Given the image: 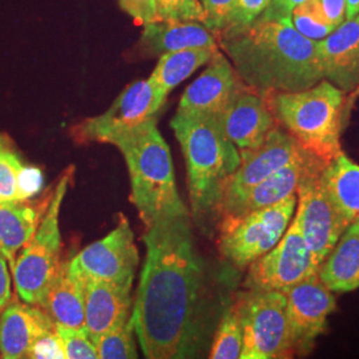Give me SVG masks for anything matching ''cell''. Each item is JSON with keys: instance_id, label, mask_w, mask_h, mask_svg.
<instances>
[{"instance_id": "484cf974", "label": "cell", "mask_w": 359, "mask_h": 359, "mask_svg": "<svg viewBox=\"0 0 359 359\" xmlns=\"http://www.w3.org/2000/svg\"><path fill=\"white\" fill-rule=\"evenodd\" d=\"M217 52L218 50L193 48L163 53L148 80L156 90L167 99L172 90L191 76L196 69L210 63Z\"/></svg>"}, {"instance_id": "7c38bea8", "label": "cell", "mask_w": 359, "mask_h": 359, "mask_svg": "<svg viewBox=\"0 0 359 359\" xmlns=\"http://www.w3.org/2000/svg\"><path fill=\"white\" fill-rule=\"evenodd\" d=\"M139 252L128 219L120 218L115 229L69 259V266L84 280L133 285Z\"/></svg>"}, {"instance_id": "7402d4cb", "label": "cell", "mask_w": 359, "mask_h": 359, "mask_svg": "<svg viewBox=\"0 0 359 359\" xmlns=\"http://www.w3.org/2000/svg\"><path fill=\"white\" fill-rule=\"evenodd\" d=\"M144 50L163 55L182 50H218L216 35L200 22H152L144 25Z\"/></svg>"}, {"instance_id": "277c9868", "label": "cell", "mask_w": 359, "mask_h": 359, "mask_svg": "<svg viewBox=\"0 0 359 359\" xmlns=\"http://www.w3.org/2000/svg\"><path fill=\"white\" fill-rule=\"evenodd\" d=\"M127 163L132 203L145 228L164 218L189 217L180 197L172 156L156 118L116 139Z\"/></svg>"}, {"instance_id": "e0dca14e", "label": "cell", "mask_w": 359, "mask_h": 359, "mask_svg": "<svg viewBox=\"0 0 359 359\" xmlns=\"http://www.w3.org/2000/svg\"><path fill=\"white\" fill-rule=\"evenodd\" d=\"M317 44L325 80L344 93L355 90L359 84V15L345 20Z\"/></svg>"}, {"instance_id": "9c48e42d", "label": "cell", "mask_w": 359, "mask_h": 359, "mask_svg": "<svg viewBox=\"0 0 359 359\" xmlns=\"http://www.w3.org/2000/svg\"><path fill=\"white\" fill-rule=\"evenodd\" d=\"M233 305L243 325V351L271 359H295L285 293L246 289Z\"/></svg>"}, {"instance_id": "d4e9b609", "label": "cell", "mask_w": 359, "mask_h": 359, "mask_svg": "<svg viewBox=\"0 0 359 359\" xmlns=\"http://www.w3.org/2000/svg\"><path fill=\"white\" fill-rule=\"evenodd\" d=\"M321 181L338 210L359 222V165L346 154H338L322 169Z\"/></svg>"}, {"instance_id": "d6a6232c", "label": "cell", "mask_w": 359, "mask_h": 359, "mask_svg": "<svg viewBox=\"0 0 359 359\" xmlns=\"http://www.w3.org/2000/svg\"><path fill=\"white\" fill-rule=\"evenodd\" d=\"M27 359H67L62 335L55 325L39 335Z\"/></svg>"}, {"instance_id": "f1b7e54d", "label": "cell", "mask_w": 359, "mask_h": 359, "mask_svg": "<svg viewBox=\"0 0 359 359\" xmlns=\"http://www.w3.org/2000/svg\"><path fill=\"white\" fill-rule=\"evenodd\" d=\"M96 347L99 359H139L132 318L120 329L100 337Z\"/></svg>"}, {"instance_id": "8d00e7d4", "label": "cell", "mask_w": 359, "mask_h": 359, "mask_svg": "<svg viewBox=\"0 0 359 359\" xmlns=\"http://www.w3.org/2000/svg\"><path fill=\"white\" fill-rule=\"evenodd\" d=\"M120 7L139 25L156 20V0H118Z\"/></svg>"}, {"instance_id": "e575fe53", "label": "cell", "mask_w": 359, "mask_h": 359, "mask_svg": "<svg viewBox=\"0 0 359 359\" xmlns=\"http://www.w3.org/2000/svg\"><path fill=\"white\" fill-rule=\"evenodd\" d=\"M236 0H203L205 13L204 26L218 36L228 25Z\"/></svg>"}, {"instance_id": "f35d334b", "label": "cell", "mask_w": 359, "mask_h": 359, "mask_svg": "<svg viewBox=\"0 0 359 359\" xmlns=\"http://www.w3.org/2000/svg\"><path fill=\"white\" fill-rule=\"evenodd\" d=\"M13 297L11 292V273L8 262L0 255V316Z\"/></svg>"}, {"instance_id": "44dd1931", "label": "cell", "mask_w": 359, "mask_h": 359, "mask_svg": "<svg viewBox=\"0 0 359 359\" xmlns=\"http://www.w3.org/2000/svg\"><path fill=\"white\" fill-rule=\"evenodd\" d=\"M51 194L38 203L25 201L0 205V255L7 259L10 270L18 255L34 238Z\"/></svg>"}, {"instance_id": "836d02e7", "label": "cell", "mask_w": 359, "mask_h": 359, "mask_svg": "<svg viewBox=\"0 0 359 359\" xmlns=\"http://www.w3.org/2000/svg\"><path fill=\"white\" fill-rule=\"evenodd\" d=\"M67 359H99L96 344L87 332L60 330Z\"/></svg>"}, {"instance_id": "8fae6325", "label": "cell", "mask_w": 359, "mask_h": 359, "mask_svg": "<svg viewBox=\"0 0 359 359\" xmlns=\"http://www.w3.org/2000/svg\"><path fill=\"white\" fill-rule=\"evenodd\" d=\"M317 273L318 266L293 219L280 243L249 265L244 286L248 290L286 293Z\"/></svg>"}, {"instance_id": "4dcf8cb0", "label": "cell", "mask_w": 359, "mask_h": 359, "mask_svg": "<svg viewBox=\"0 0 359 359\" xmlns=\"http://www.w3.org/2000/svg\"><path fill=\"white\" fill-rule=\"evenodd\" d=\"M290 19L297 32L313 41H321L335 29L322 20L311 0L298 6L292 13Z\"/></svg>"}, {"instance_id": "8992f818", "label": "cell", "mask_w": 359, "mask_h": 359, "mask_svg": "<svg viewBox=\"0 0 359 359\" xmlns=\"http://www.w3.org/2000/svg\"><path fill=\"white\" fill-rule=\"evenodd\" d=\"M72 172L74 168H69L57 181L38 231L18 255L11 269L18 297L36 308L60 268L62 233L59 219Z\"/></svg>"}, {"instance_id": "603a6c76", "label": "cell", "mask_w": 359, "mask_h": 359, "mask_svg": "<svg viewBox=\"0 0 359 359\" xmlns=\"http://www.w3.org/2000/svg\"><path fill=\"white\" fill-rule=\"evenodd\" d=\"M311 157L313 156L306 151H302L287 165L253 187L228 215L221 218L238 217L255 210L276 205L287 197L297 194L299 180Z\"/></svg>"}, {"instance_id": "7a4b0ae2", "label": "cell", "mask_w": 359, "mask_h": 359, "mask_svg": "<svg viewBox=\"0 0 359 359\" xmlns=\"http://www.w3.org/2000/svg\"><path fill=\"white\" fill-rule=\"evenodd\" d=\"M218 38L241 81L261 96L306 90L325 79L317 41L298 34L292 19H257Z\"/></svg>"}, {"instance_id": "5b68a950", "label": "cell", "mask_w": 359, "mask_h": 359, "mask_svg": "<svg viewBox=\"0 0 359 359\" xmlns=\"http://www.w3.org/2000/svg\"><path fill=\"white\" fill-rule=\"evenodd\" d=\"M278 126L309 154L330 163L341 149L345 93L327 80L301 92L264 96Z\"/></svg>"}, {"instance_id": "ab89813d", "label": "cell", "mask_w": 359, "mask_h": 359, "mask_svg": "<svg viewBox=\"0 0 359 359\" xmlns=\"http://www.w3.org/2000/svg\"><path fill=\"white\" fill-rule=\"evenodd\" d=\"M359 15V0H346V20Z\"/></svg>"}, {"instance_id": "9a60e30c", "label": "cell", "mask_w": 359, "mask_h": 359, "mask_svg": "<svg viewBox=\"0 0 359 359\" xmlns=\"http://www.w3.org/2000/svg\"><path fill=\"white\" fill-rule=\"evenodd\" d=\"M217 120L240 152L258 148L277 126L265 97L244 83L234 92Z\"/></svg>"}, {"instance_id": "ffe728a7", "label": "cell", "mask_w": 359, "mask_h": 359, "mask_svg": "<svg viewBox=\"0 0 359 359\" xmlns=\"http://www.w3.org/2000/svg\"><path fill=\"white\" fill-rule=\"evenodd\" d=\"M52 326L41 309L13 295L0 316V359H27L39 335Z\"/></svg>"}, {"instance_id": "74e56055", "label": "cell", "mask_w": 359, "mask_h": 359, "mask_svg": "<svg viewBox=\"0 0 359 359\" xmlns=\"http://www.w3.org/2000/svg\"><path fill=\"white\" fill-rule=\"evenodd\" d=\"M309 0H270L266 10L261 13V20H283L290 19L295 8Z\"/></svg>"}, {"instance_id": "83f0119b", "label": "cell", "mask_w": 359, "mask_h": 359, "mask_svg": "<svg viewBox=\"0 0 359 359\" xmlns=\"http://www.w3.org/2000/svg\"><path fill=\"white\" fill-rule=\"evenodd\" d=\"M244 348L243 325L231 305L225 310L213 339L209 359H240Z\"/></svg>"}, {"instance_id": "3957f363", "label": "cell", "mask_w": 359, "mask_h": 359, "mask_svg": "<svg viewBox=\"0 0 359 359\" xmlns=\"http://www.w3.org/2000/svg\"><path fill=\"white\" fill-rule=\"evenodd\" d=\"M170 127L187 163L192 213L198 224L218 216L225 187L241 163L240 151L212 116L180 115Z\"/></svg>"}, {"instance_id": "4fadbf2b", "label": "cell", "mask_w": 359, "mask_h": 359, "mask_svg": "<svg viewBox=\"0 0 359 359\" xmlns=\"http://www.w3.org/2000/svg\"><path fill=\"white\" fill-rule=\"evenodd\" d=\"M302 151L294 137L277 124L258 148L240 152V167L225 187L218 216L228 215L253 187L287 165Z\"/></svg>"}, {"instance_id": "2e32d148", "label": "cell", "mask_w": 359, "mask_h": 359, "mask_svg": "<svg viewBox=\"0 0 359 359\" xmlns=\"http://www.w3.org/2000/svg\"><path fill=\"white\" fill-rule=\"evenodd\" d=\"M241 84L234 67L218 51L209 67L181 96L177 114L217 117Z\"/></svg>"}, {"instance_id": "ac0fdd59", "label": "cell", "mask_w": 359, "mask_h": 359, "mask_svg": "<svg viewBox=\"0 0 359 359\" xmlns=\"http://www.w3.org/2000/svg\"><path fill=\"white\" fill-rule=\"evenodd\" d=\"M132 286L86 280V332L95 344L130 320Z\"/></svg>"}, {"instance_id": "4316f807", "label": "cell", "mask_w": 359, "mask_h": 359, "mask_svg": "<svg viewBox=\"0 0 359 359\" xmlns=\"http://www.w3.org/2000/svg\"><path fill=\"white\" fill-rule=\"evenodd\" d=\"M26 168L13 140L0 133V205L26 201L22 191Z\"/></svg>"}, {"instance_id": "d590c367", "label": "cell", "mask_w": 359, "mask_h": 359, "mask_svg": "<svg viewBox=\"0 0 359 359\" xmlns=\"http://www.w3.org/2000/svg\"><path fill=\"white\" fill-rule=\"evenodd\" d=\"M322 20L337 28L346 20V0H311Z\"/></svg>"}, {"instance_id": "6da1fadb", "label": "cell", "mask_w": 359, "mask_h": 359, "mask_svg": "<svg viewBox=\"0 0 359 359\" xmlns=\"http://www.w3.org/2000/svg\"><path fill=\"white\" fill-rule=\"evenodd\" d=\"M145 261L132 323L145 359H194L200 339L204 269L189 217L145 228Z\"/></svg>"}, {"instance_id": "f546056e", "label": "cell", "mask_w": 359, "mask_h": 359, "mask_svg": "<svg viewBox=\"0 0 359 359\" xmlns=\"http://www.w3.org/2000/svg\"><path fill=\"white\" fill-rule=\"evenodd\" d=\"M154 22H200L205 13L200 0H156Z\"/></svg>"}, {"instance_id": "d6986e66", "label": "cell", "mask_w": 359, "mask_h": 359, "mask_svg": "<svg viewBox=\"0 0 359 359\" xmlns=\"http://www.w3.org/2000/svg\"><path fill=\"white\" fill-rule=\"evenodd\" d=\"M38 308L60 330L86 332V280L69 266L60 264Z\"/></svg>"}, {"instance_id": "ba28073f", "label": "cell", "mask_w": 359, "mask_h": 359, "mask_svg": "<svg viewBox=\"0 0 359 359\" xmlns=\"http://www.w3.org/2000/svg\"><path fill=\"white\" fill-rule=\"evenodd\" d=\"M325 165L326 163L314 156L310 158L298 184L293 218L318 268L350 225L322 184Z\"/></svg>"}, {"instance_id": "30bf717a", "label": "cell", "mask_w": 359, "mask_h": 359, "mask_svg": "<svg viewBox=\"0 0 359 359\" xmlns=\"http://www.w3.org/2000/svg\"><path fill=\"white\" fill-rule=\"evenodd\" d=\"M165 102L167 99L156 90L148 79L139 80L123 90L104 114L86 118L72 127L71 136L79 144H114L123 135L154 120Z\"/></svg>"}, {"instance_id": "5bb4252c", "label": "cell", "mask_w": 359, "mask_h": 359, "mask_svg": "<svg viewBox=\"0 0 359 359\" xmlns=\"http://www.w3.org/2000/svg\"><path fill=\"white\" fill-rule=\"evenodd\" d=\"M285 295L295 357H305L317 338L326 332L327 318L337 309L335 295L322 283L318 274L295 285Z\"/></svg>"}, {"instance_id": "52a82bcc", "label": "cell", "mask_w": 359, "mask_h": 359, "mask_svg": "<svg viewBox=\"0 0 359 359\" xmlns=\"http://www.w3.org/2000/svg\"><path fill=\"white\" fill-rule=\"evenodd\" d=\"M297 206V194L276 205L238 217L221 218L218 248L234 266L244 269L280 243Z\"/></svg>"}, {"instance_id": "b9f144b4", "label": "cell", "mask_w": 359, "mask_h": 359, "mask_svg": "<svg viewBox=\"0 0 359 359\" xmlns=\"http://www.w3.org/2000/svg\"><path fill=\"white\" fill-rule=\"evenodd\" d=\"M355 90V95H358V96H359V84H358V87H357V88H355V90Z\"/></svg>"}, {"instance_id": "cb8c5ba5", "label": "cell", "mask_w": 359, "mask_h": 359, "mask_svg": "<svg viewBox=\"0 0 359 359\" xmlns=\"http://www.w3.org/2000/svg\"><path fill=\"white\" fill-rule=\"evenodd\" d=\"M317 274L334 294L359 289V222L347 226Z\"/></svg>"}, {"instance_id": "60d3db41", "label": "cell", "mask_w": 359, "mask_h": 359, "mask_svg": "<svg viewBox=\"0 0 359 359\" xmlns=\"http://www.w3.org/2000/svg\"><path fill=\"white\" fill-rule=\"evenodd\" d=\"M240 359H271L268 357H264V355H259L256 353H250V351H243L241 354V358Z\"/></svg>"}, {"instance_id": "1f68e13d", "label": "cell", "mask_w": 359, "mask_h": 359, "mask_svg": "<svg viewBox=\"0 0 359 359\" xmlns=\"http://www.w3.org/2000/svg\"><path fill=\"white\" fill-rule=\"evenodd\" d=\"M270 0H236L226 28L221 32H236L253 25L269 4ZM219 34V35H221Z\"/></svg>"}]
</instances>
